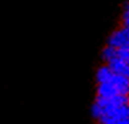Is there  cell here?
<instances>
[{"mask_svg":"<svg viewBox=\"0 0 129 124\" xmlns=\"http://www.w3.org/2000/svg\"><path fill=\"white\" fill-rule=\"evenodd\" d=\"M123 26L129 28V1L127 3L124 13H123Z\"/></svg>","mask_w":129,"mask_h":124,"instance_id":"obj_6","label":"cell"},{"mask_svg":"<svg viewBox=\"0 0 129 124\" xmlns=\"http://www.w3.org/2000/svg\"><path fill=\"white\" fill-rule=\"evenodd\" d=\"M114 95H129V79L113 73L107 82L98 84L96 97L110 98Z\"/></svg>","mask_w":129,"mask_h":124,"instance_id":"obj_2","label":"cell"},{"mask_svg":"<svg viewBox=\"0 0 129 124\" xmlns=\"http://www.w3.org/2000/svg\"><path fill=\"white\" fill-rule=\"evenodd\" d=\"M107 65L109 67V69L117 74V75H122L124 78L129 79V64L125 61H122L119 59H113L109 63H107Z\"/></svg>","mask_w":129,"mask_h":124,"instance_id":"obj_5","label":"cell"},{"mask_svg":"<svg viewBox=\"0 0 129 124\" xmlns=\"http://www.w3.org/2000/svg\"><path fill=\"white\" fill-rule=\"evenodd\" d=\"M102 56H103L104 61H107V63H109L113 59H119V60L125 61L129 64V46L113 48V46L107 45L102 51Z\"/></svg>","mask_w":129,"mask_h":124,"instance_id":"obj_3","label":"cell"},{"mask_svg":"<svg viewBox=\"0 0 129 124\" xmlns=\"http://www.w3.org/2000/svg\"><path fill=\"white\" fill-rule=\"evenodd\" d=\"M108 45L113 48H125L129 46V28H120L112 33L108 39Z\"/></svg>","mask_w":129,"mask_h":124,"instance_id":"obj_4","label":"cell"},{"mask_svg":"<svg viewBox=\"0 0 129 124\" xmlns=\"http://www.w3.org/2000/svg\"><path fill=\"white\" fill-rule=\"evenodd\" d=\"M93 117L100 124H110L129 119V95L98 98L91 107Z\"/></svg>","mask_w":129,"mask_h":124,"instance_id":"obj_1","label":"cell"},{"mask_svg":"<svg viewBox=\"0 0 129 124\" xmlns=\"http://www.w3.org/2000/svg\"><path fill=\"white\" fill-rule=\"evenodd\" d=\"M110 124H129V119H127V120H119V122H114V123H110Z\"/></svg>","mask_w":129,"mask_h":124,"instance_id":"obj_7","label":"cell"}]
</instances>
